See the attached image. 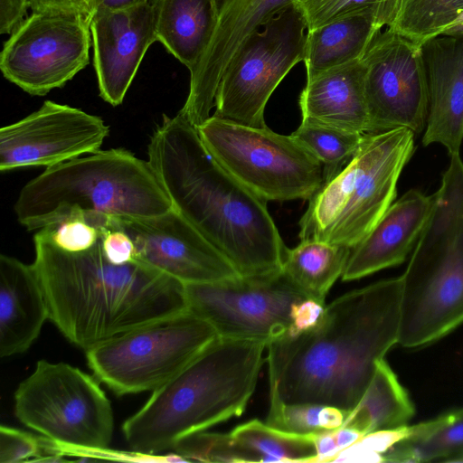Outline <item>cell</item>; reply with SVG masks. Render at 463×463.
Here are the masks:
<instances>
[{
	"label": "cell",
	"instance_id": "cell-12",
	"mask_svg": "<svg viewBox=\"0 0 463 463\" xmlns=\"http://www.w3.org/2000/svg\"><path fill=\"white\" fill-rule=\"evenodd\" d=\"M188 310L221 337L269 343L291 326V308L308 298L282 269L210 283L184 284Z\"/></svg>",
	"mask_w": 463,
	"mask_h": 463
},
{
	"label": "cell",
	"instance_id": "cell-1",
	"mask_svg": "<svg viewBox=\"0 0 463 463\" xmlns=\"http://www.w3.org/2000/svg\"><path fill=\"white\" fill-rule=\"evenodd\" d=\"M401 296V276L379 280L335 298L312 328L269 343V405L354 409L399 342Z\"/></svg>",
	"mask_w": 463,
	"mask_h": 463
},
{
	"label": "cell",
	"instance_id": "cell-4",
	"mask_svg": "<svg viewBox=\"0 0 463 463\" xmlns=\"http://www.w3.org/2000/svg\"><path fill=\"white\" fill-rule=\"evenodd\" d=\"M265 348L262 341L218 336L123 423L128 446L157 454L241 416L255 391Z\"/></svg>",
	"mask_w": 463,
	"mask_h": 463
},
{
	"label": "cell",
	"instance_id": "cell-42",
	"mask_svg": "<svg viewBox=\"0 0 463 463\" xmlns=\"http://www.w3.org/2000/svg\"><path fill=\"white\" fill-rule=\"evenodd\" d=\"M151 0H91L92 15L97 13L123 10L150 3Z\"/></svg>",
	"mask_w": 463,
	"mask_h": 463
},
{
	"label": "cell",
	"instance_id": "cell-21",
	"mask_svg": "<svg viewBox=\"0 0 463 463\" xmlns=\"http://www.w3.org/2000/svg\"><path fill=\"white\" fill-rule=\"evenodd\" d=\"M298 105L302 119L360 134L368 133L363 60L326 70L307 79Z\"/></svg>",
	"mask_w": 463,
	"mask_h": 463
},
{
	"label": "cell",
	"instance_id": "cell-38",
	"mask_svg": "<svg viewBox=\"0 0 463 463\" xmlns=\"http://www.w3.org/2000/svg\"><path fill=\"white\" fill-rule=\"evenodd\" d=\"M326 305L312 298L296 302L291 308V326L286 332L297 335L312 328L321 318Z\"/></svg>",
	"mask_w": 463,
	"mask_h": 463
},
{
	"label": "cell",
	"instance_id": "cell-8",
	"mask_svg": "<svg viewBox=\"0 0 463 463\" xmlns=\"http://www.w3.org/2000/svg\"><path fill=\"white\" fill-rule=\"evenodd\" d=\"M99 382L69 364L40 360L14 392V414L64 456L108 449L114 416Z\"/></svg>",
	"mask_w": 463,
	"mask_h": 463
},
{
	"label": "cell",
	"instance_id": "cell-32",
	"mask_svg": "<svg viewBox=\"0 0 463 463\" xmlns=\"http://www.w3.org/2000/svg\"><path fill=\"white\" fill-rule=\"evenodd\" d=\"M175 453L186 461L260 462L250 451L241 446L231 433H192L180 439L173 447Z\"/></svg>",
	"mask_w": 463,
	"mask_h": 463
},
{
	"label": "cell",
	"instance_id": "cell-25",
	"mask_svg": "<svg viewBox=\"0 0 463 463\" xmlns=\"http://www.w3.org/2000/svg\"><path fill=\"white\" fill-rule=\"evenodd\" d=\"M414 412L407 391L383 358L377 362L373 376L361 400L346 413L342 427L354 429L364 436L404 426Z\"/></svg>",
	"mask_w": 463,
	"mask_h": 463
},
{
	"label": "cell",
	"instance_id": "cell-36",
	"mask_svg": "<svg viewBox=\"0 0 463 463\" xmlns=\"http://www.w3.org/2000/svg\"><path fill=\"white\" fill-rule=\"evenodd\" d=\"M48 228L53 244L61 250L77 253L93 247L101 232L82 218H69Z\"/></svg>",
	"mask_w": 463,
	"mask_h": 463
},
{
	"label": "cell",
	"instance_id": "cell-9",
	"mask_svg": "<svg viewBox=\"0 0 463 463\" xmlns=\"http://www.w3.org/2000/svg\"><path fill=\"white\" fill-rule=\"evenodd\" d=\"M218 334L189 310L134 328L85 350L93 375L117 395L154 392Z\"/></svg>",
	"mask_w": 463,
	"mask_h": 463
},
{
	"label": "cell",
	"instance_id": "cell-45",
	"mask_svg": "<svg viewBox=\"0 0 463 463\" xmlns=\"http://www.w3.org/2000/svg\"><path fill=\"white\" fill-rule=\"evenodd\" d=\"M455 462H463V455L460 456Z\"/></svg>",
	"mask_w": 463,
	"mask_h": 463
},
{
	"label": "cell",
	"instance_id": "cell-20",
	"mask_svg": "<svg viewBox=\"0 0 463 463\" xmlns=\"http://www.w3.org/2000/svg\"><path fill=\"white\" fill-rule=\"evenodd\" d=\"M434 205V194L411 189L393 202L354 248L342 279L354 280L402 264L412 252Z\"/></svg>",
	"mask_w": 463,
	"mask_h": 463
},
{
	"label": "cell",
	"instance_id": "cell-41",
	"mask_svg": "<svg viewBox=\"0 0 463 463\" xmlns=\"http://www.w3.org/2000/svg\"><path fill=\"white\" fill-rule=\"evenodd\" d=\"M347 411L335 406L323 405L319 413L320 426L325 431H332L342 427Z\"/></svg>",
	"mask_w": 463,
	"mask_h": 463
},
{
	"label": "cell",
	"instance_id": "cell-13",
	"mask_svg": "<svg viewBox=\"0 0 463 463\" xmlns=\"http://www.w3.org/2000/svg\"><path fill=\"white\" fill-rule=\"evenodd\" d=\"M90 24L79 14L33 12L3 45L4 77L33 96L61 88L89 64Z\"/></svg>",
	"mask_w": 463,
	"mask_h": 463
},
{
	"label": "cell",
	"instance_id": "cell-34",
	"mask_svg": "<svg viewBox=\"0 0 463 463\" xmlns=\"http://www.w3.org/2000/svg\"><path fill=\"white\" fill-rule=\"evenodd\" d=\"M411 432V426L407 425L371 432L339 452L334 461L383 462V455Z\"/></svg>",
	"mask_w": 463,
	"mask_h": 463
},
{
	"label": "cell",
	"instance_id": "cell-35",
	"mask_svg": "<svg viewBox=\"0 0 463 463\" xmlns=\"http://www.w3.org/2000/svg\"><path fill=\"white\" fill-rule=\"evenodd\" d=\"M323 405L271 404L266 423L276 429L301 435L326 432L320 426L319 413Z\"/></svg>",
	"mask_w": 463,
	"mask_h": 463
},
{
	"label": "cell",
	"instance_id": "cell-18",
	"mask_svg": "<svg viewBox=\"0 0 463 463\" xmlns=\"http://www.w3.org/2000/svg\"><path fill=\"white\" fill-rule=\"evenodd\" d=\"M90 27L99 96L118 106L146 52L156 42L150 3L94 14Z\"/></svg>",
	"mask_w": 463,
	"mask_h": 463
},
{
	"label": "cell",
	"instance_id": "cell-5",
	"mask_svg": "<svg viewBox=\"0 0 463 463\" xmlns=\"http://www.w3.org/2000/svg\"><path fill=\"white\" fill-rule=\"evenodd\" d=\"M173 208L148 160L128 150H99L47 167L21 190L14 212L27 230L82 218L100 232L115 217H151Z\"/></svg>",
	"mask_w": 463,
	"mask_h": 463
},
{
	"label": "cell",
	"instance_id": "cell-40",
	"mask_svg": "<svg viewBox=\"0 0 463 463\" xmlns=\"http://www.w3.org/2000/svg\"><path fill=\"white\" fill-rule=\"evenodd\" d=\"M30 0H0V33L11 34L25 19Z\"/></svg>",
	"mask_w": 463,
	"mask_h": 463
},
{
	"label": "cell",
	"instance_id": "cell-33",
	"mask_svg": "<svg viewBox=\"0 0 463 463\" xmlns=\"http://www.w3.org/2000/svg\"><path fill=\"white\" fill-rule=\"evenodd\" d=\"M62 454L58 444L43 436L1 425L0 462L61 461Z\"/></svg>",
	"mask_w": 463,
	"mask_h": 463
},
{
	"label": "cell",
	"instance_id": "cell-39",
	"mask_svg": "<svg viewBox=\"0 0 463 463\" xmlns=\"http://www.w3.org/2000/svg\"><path fill=\"white\" fill-rule=\"evenodd\" d=\"M31 9L38 13H65L92 17L91 0H30Z\"/></svg>",
	"mask_w": 463,
	"mask_h": 463
},
{
	"label": "cell",
	"instance_id": "cell-17",
	"mask_svg": "<svg viewBox=\"0 0 463 463\" xmlns=\"http://www.w3.org/2000/svg\"><path fill=\"white\" fill-rule=\"evenodd\" d=\"M218 22L212 40L190 71L186 100L178 114L198 128L210 117L222 75L244 42L292 0H215Z\"/></svg>",
	"mask_w": 463,
	"mask_h": 463
},
{
	"label": "cell",
	"instance_id": "cell-15",
	"mask_svg": "<svg viewBox=\"0 0 463 463\" xmlns=\"http://www.w3.org/2000/svg\"><path fill=\"white\" fill-rule=\"evenodd\" d=\"M109 128L98 116L46 100L21 120L0 130V170L51 167L96 153Z\"/></svg>",
	"mask_w": 463,
	"mask_h": 463
},
{
	"label": "cell",
	"instance_id": "cell-3",
	"mask_svg": "<svg viewBox=\"0 0 463 463\" xmlns=\"http://www.w3.org/2000/svg\"><path fill=\"white\" fill-rule=\"evenodd\" d=\"M49 320L81 349L188 310L184 284L137 260L117 265L100 238L77 253L56 247L48 228L33 237Z\"/></svg>",
	"mask_w": 463,
	"mask_h": 463
},
{
	"label": "cell",
	"instance_id": "cell-7",
	"mask_svg": "<svg viewBox=\"0 0 463 463\" xmlns=\"http://www.w3.org/2000/svg\"><path fill=\"white\" fill-rule=\"evenodd\" d=\"M414 137L408 128L364 134L351 160L309 199L299 221L300 241L350 249L360 242L393 203Z\"/></svg>",
	"mask_w": 463,
	"mask_h": 463
},
{
	"label": "cell",
	"instance_id": "cell-27",
	"mask_svg": "<svg viewBox=\"0 0 463 463\" xmlns=\"http://www.w3.org/2000/svg\"><path fill=\"white\" fill-rule=\"evenodd\" d=\"M463 455V408L411 426V434L383 455V462H455Z\"/></svg>",
	"mask_w": 463,
	"mask_h": 463
},
{
	"label": "cell",
	"instance_id": "cell-14",
	"mask_svg": "<svg viewBox=\"0 0 463 463\" xmlns=\"http://www.w3.org/2000/svg\"><path fill=\"white\" fill-rule=\"evenodd\" d=\"M362 60L365 65L368 133L426 127L429 91L420 44L385 27L378 32Z\"/></svg>",
	"mask_w": 463,
	"mask_h": 463
},
{
	"label": "cell",
	"instance_id": "cell-31",
	"mask_svg": "<svg viewBox=\"0 0 463 463\" xmlns=\"http://www.w3.org/2000/svg\"><path fill=\"white\" fill-rule=\"evenodd\" d=\"M292 4L303 15L307 31L355 13L370 14L383 29L393 23L399 0H292Z\"/></svg>",
	"mask_w": 463,
	"mask_h": 463
},
{
	"label": "cell",
	"instance_id": "cell-28",
	"mask_svg": "<svg viewBox=\"0 0 463 463\" xmlns=\"http://www.w3.org/2000/svg\"><path fill=\"white\" fill-rule=\"evenodd\" d=\"M230 433L260 462H314L317 455L316 434L284 431L259 420L242 423Z\"/></svg>",
	"mask_w": 463,
	"mask_h": 463
},
{
	"label": "cell",
	"instance_id": "cell-29",
	"mask_svg": "<svg viewBox=\"0 0 463 463\" xmlns=\"http://www.w3.org/2000/svg\"><path fill=\"white\" fill-rule=\"evenodd\" d=\"M291 135L322 164L326 182L351 160L364 134L302 119Z\"/></svg>",
	"mask_w": 463,
	"mask_h": 463
},
{
	"label": "cell",
	"instance_id": "cell-10",
	"mask_svg": "<svg viewBox=\"0 0 463 463\" xmlns=\"http://www.w3.org/2000/svg\"><path fill=\"white\" fill-rule=\"evenodd\" d=\"M196 129L222 165L267 202L309 200L325 182L322 164L292 135L215 116Z\"/></svg>",
	"mask_w": 463,
	"mask_h": 463
},
{
	"label": "cell",
	"instance_id": "cell-2",
	"mask_svg": "<svg viewBox=\"0 0 463 463\" xmlns=\"http://www.w3.org/2000/svg\"><path fill=\"white\" fill-rule=\"evenodd\" d=\"M147 155L173 208L241 276L281 269L288 247L267 201L222 165L195 127L180 114L164 115L150 138Z\"/></svg>",
	"mask_w": 463,
	"mask_h": 463
},
{
	"label": "cell",
	"instance_id": "cell-6",
	"mask_svg": "<svg viewBox=\"0 0 463 463\" xmlns=\"http://www.w3.org/2000/svg\"><path fill=\"white\" fill-rule=\"evenodd\" d=\"M402 278L398 344L420 349L463 324V160L449 156Z\"/></svg>",
	"mask_w": 463,
	"mask_h": 463
},
{
	"label": "cell",
	"instance_id": "cell-23",
	"mask_svg": "<svg viewBox=\"0 0 463 463\" xmlns=\"http://www.w3.org/2000/svg\"><path fill=\"white\" fill-rule=\"evenodd\" d=\"M156 41L189 71L208 47L218 22L215 0H151Z\"/></svg>",
	"mask_w": 463,
	"mask_h": 463
},
{
	"label": "cell",
	"instance_id": "cell-11",
	"mask_svg": "<svg viewBox=\"0 0 463 463\" xmlns=\"http://www.w3.org/2000/svg\"><path fill=\"white\" fill-rule=\"evenodd\" d=\"M307 32L292 3L254 32L222 77L213 116L249 127L267 126L266 105L290 70L303 61Z\"/></svg>",
	"mask_w": 463,
	"mask_h": 463
},
{
	"label": "cell",
	"instance_id": "cell-30",
	"mask_svg": "<svg viewBox=\"0 0 463 463\" xmlns=\"http://www.w3.org/2000/svg\"><path fill=\"white\" fill-rule=\"evenodd\" d=\"M463 12V0H399L388 27L420 44L444 32Z\"/></svg>",
	"mask_w": 463,
	"mask_h": 463
},
{
	"label": "cell",
	"instance_id": "cell-43",
	"mask_svg": "<svg viewBox=\"0 0 463 463\" xmlns=\"http://www.w3.org/2000/svg\"><path fill=\"white\" fill-rule=\"evenodd\" d=\"M440 34H447V35H454V36H462L463 37V24L452 25L449 28H447L443 33Z\"/></svg>",
	"mask_w": 463,
	"mask_h": 463
},
{
	"label": "cell",
	"instance_id": "cell-26",
	"mask_svg": "<svg viewBox=\"0 0 463 463\" xmlns=\"http://www.w3.org/2000/svg\"><path fill=\"white\" fill-rule=\"evenodd\" d=\"M350 252L346 246L302 240L288 248L281 269L307 298L325 303L329 289L342 277Z\"/></svg>",
	"mask_w": 463,
	"mask_h": 463
},
{
	"label": "cell",
	"instance_id": "cell-37",
	"mask_svg": "<svg viewBox=\"0 0 463 463\" xmlns=\"http://www.w3.org/2000/svg\"><path fill=\"white\" fill-rule=\"evenodd\" d=\"M100 241L104 255L111 263L121 265L135 260L134 241L124 231L104 230L101 232Z\"/></svg>",
	"mask_w": 463,
	"mask_h": 463
},
{
	"label": "cell",
	"instance_id": "cell-16",
	"mask_svg": "<svg viewBox=\"0 0 463 463\" xmlns=\"http://www.w3.org/2000/svg\"><path fill=\"white\" fill-rule=\"evenodd\" d=\"M108 229L133 240L135 260L184 284L241 276L228 259L174 208L151 217H115Z\"/></svg>",
	"mask_w": 463,
	"mask_h": 463
},
{
	"label": "cell",
	"instance_id": "cell-24",
	"mask_svg": "<svg viewBox=\"0 0 463 463\" xmlns=\"http://www.w3.org/2000/svg\"><path fill=\"white\" fill-rule=\"evenodd\" d=\"M383 30L368 14L355 13L307 32L303 61L307 79L326 70L362 59Z\"/></svg>",
	"mask_w": 463,
	"mask_h": 463
},
{
	"label": "cell",
	"instance_id": "cell-44",
	"mask_svg": "<svg viewBox=\"0 0 463 463\" xmlns=\"http://www.w3.org/2000/svg\"><path fill=\"white\" fill-rule=\"evenodd\" d=\"M461 24H463V12L459 14V16L449 27H450L452 25Z\"/></svg>",
	"mask_w": 463,
	"mask_h": 463
},
{
	"label": "cell",
	"instance_id": "cell-19",
	"mask_svg": "<svg viewBox=\"0 0 463 463\" xmlns=\"http://www.w3.org/2000/svg\"><path fill=\"white\" fill-rule=\"evenodd\" d=\"M429 111L422 136L427 146L439 144L449 156L463 143V37L439 34L420 43Z\"/></svg>",
	"mask_w": 463,
	"mask_h": 463
},
{
	"label": "cell",
	"instance_id": "cell-22",
	"mask_svg": "<svg viewBox=\"0 0 463 463\" xmlns=\"http://www.w3.org/2000/svg\"><path fill=\"white\" fill-rule=\"evenodd\" d=\"M49 313L33 264L0 257V356L27 351L38 338Z\"/></svg>",
	"mask_w": 463,
	"mask_h": 463
}]
</instances>
